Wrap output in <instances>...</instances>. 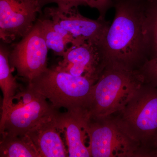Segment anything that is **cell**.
<instances>
[{"label": "cell", "mask_w": 157, "mask_h": 157, "mask_svg": "<svg viewBox=\"0 0 157 157\" xmlns=\"http://www.w3.org/2000/svg\"><path fill=\"white\" fill-rule=\"evenodd\" d=\"M147 0H115V15L100 48L106 65L139 70L148 60L145 28Z\"/></svg>", "instance_id": "obj_1"}, {"label": "cell", "mask_w": 157, "mask_h": 157, "mask_svg": "<svg viewBox=\"0 0 157 157\" xmlns=\"http://www.w3.org/2000/svg\"><path fill=\"white\" fill-rule=\"evenodd\" d=\"M145 82L139 70L109 63L92 87L85 108L89 117H108L125 107Z\"/></svg>", "instance_id": "obj_2"}, {"label": "cell", "mask_w": 157, "mask_h": 157, "mask_svg": "<svg viewBox=\"0 0 157 157\" xmlns=\"http://www.w3.org/2000/svg\"><path fill=\"white\" fill-rule=\"evenodd\" d=\"M130 138L153 157L157 137V87L144 82L123 109L110 116Z\"/></svg>", "instance_id": "obj_3"}, {"label": "cell", "mask_w": 157, "mask_h": 157, "mask_svg": "<svg viewBox=\"0 0 157 157\" xmlns=\"http://www.w3.org/2000/svg\"><path fill=\"white\" fill-rule=\"evenodd\" d=\"M94 81L60 70L57 66L47 68L29 82L33 90L48 99L54 107L66 108L72 113L85 110Z\"/></svg>", "instance_id": "obj_4"}, {"label": "cell", "mask_w": 157, "mask_h": 157, "mask_svg": "<svg viewBox=\"0 0 157 157\" xmlns=\"http://www.w3.org/2000/svg\"><path fill=\"white\" fill-rule=\"evenodd\" d=\"M90 157H148L140 144L126 134L110 117L82 116Z\"/></svg>", "instance_id": "obj_5"}, {"label": "cell", "mask_w": 157, "mask_h": 157, "mask_svg": "<svg viewBox=\"0 0 157 157\" xmlns=\"http://www.w3.org/2000/svg\"><path fill=\"white\" fill-rule=\"evenodd\" d=\"M15 97L19 101L12 104L4 123L0 126L1 133L24 136L42 121L59 112L58 109L48 103L46 98L34 91L29 85Z\"/></svg>", "instance_id": "obj_6"}, {"label": "cell", "mask_w": 157, "mask_h": 157, "mask_svg": "<svg viewBox=\"0 0 157 157\" xmlns=\"http://www.w3.org/2000/svg\"><path fill=\"white\" fill-rule=\"evenodd\" d=\"M48 49L37 21L32 29L10 50V66L16 69L18 76L29 82L48 68Z\"/></svg>", "instance_id": "obj_7"}, {"label": "cell", "mask_w": 157, "mask_h": 157, "mask_svg": "<svg viewBox=\"0 0 157 157\" xmlns=\"http://www.w3.org/2000/svg\"><path fill=\"white\" fill-rule=\"evenodd\" d=\"M46 0H0V38L5 44L22 39L32 29Z\"/></svg>", "instance_id": "obj_8"}, {"label": "cell", "mask_w": 157, "mask_h": 157, "mask_svg": "<svg viewBox=\"0 0 157 157\" xmlns=\"http://www.w3.org/2000/svg\"><path fill=\"white\" fill-rule=\"evenodd\" d=\"M43 15L69 31L78 44L88 42L100 47L111 24L104 17L99 16L98 19H92L85 17L78 8L61 10L57 7H47Z\"/></svg>", "instance_id": "obj_9"}, {"label": "cell", "mask_w": 157, "mask_h": 157, "mask_svg": "<svg viewBox=\"0 0 157 157\" xmlns=\"http://www.w3.org/2000/svg\"><path fill=\"white\" fill-rule=\"evenodd\" d=\"M58 67L73 76H84L96 82L106 65L100 46L85 42L68 48Z\"/></svg>", "instance_id": "obj_10"}, {"label": "cell", "mask_w": 157, "mask_h": 157, "mask_svg": "<svg viewBox=\"0 0 157 157\" xmlns=\"http://www.w3.org/2000/svg\"><path fill=\"white\" fill-rule=\"evenodd\" d=\"M59 112L42 121L26 135L30 138L40 157L67 156L66 148L59 132L61 130L57 121Z\"/></svg>", "instance_id": "obj_11"}, {"label": "cell", "mask_w": 157, "mask_h": 157, "mask_svg": "<svg viewBox=\"0 0 157 157\" xmlns=\"http://www.w3.org/2000/svg\"><path fill=\"white\" fill-rule=\"evenodd\" d=\"M82 113L59 112L57 116L60 129L66 132L69 157H90L88 146L86 145L88 136L83 128Z\"/></svg>", "instance_id": "obj_12"}, {"label": "cell", "mask_w": 157, "mask_h": 157, "mask_svg": "<svg viewBox=\"0 0 157 157\" xmlns=\"http://www.w3.org/2000/svg\"><path fill=\"white\" fill-rule=\"evenodd\" d=\"M10 49L4 44L0 46V86L3 100L0 126L2 124L17 94L18 85L11 72L9 60Z\"/></svg>", "instance_id": "obj_13"}, {"label": "cell", "mask_w": 157, "mask_h": 157, "mask_svg": "<svg viewBox=\"0 0 157 157\" xmlns=\"http://www.w3.org/2000/svg\"><path fill=\"white\" fill-rule=\"evenodd\" d=\"M1 157H40L33 144L27 135L13 136L1 133Z\"/></svg>", "instance_id": "obj_14"}, {"label": "cell", "mask_w": 157, "mask_h": 157, "mask_svg": "<svg viewBox=\"0 0 157 157\" xmlns=\"http://www.w3.org/2000/svg\"><path fill=\"white\" fill-rule=\"evenodd\" d=\"M37 21L47 47L56 55L63 57L67 49V44L54 29L52 20L42 14L41 17L39 16Z\"/></svg>", "instance_id": "obj_15"}, {"label": "cell", "mask_w": 157, "mask_h": 157, "mask_svg": "<svg viewBox=\"0 0 157 157\" xmlns=\"http://www.w3.org/2000/svg\"><path fill=\"white\" fill-rule=\"evenodd\" d=\"M148 60L157 57V0H147L145 19Z\"/></svg>", "instance_id": "obj_16"}, {"label": "cell", "mask_w": 157, "mask_h": 157, "mask_svg": "<svg viewBox=\"0 0 157 157\" xmlns=\"http://www.w3.org/2000/svg\"><path fill=\"white\" fill-rule=\"evenodd\" d=\"M139 70L145 82L157 87V57L147 61Z\"/></svg>", "instance_id": "obj_17"}, {"label": "cell", "mask_w": 157, "mask_h": 157, "mask_svg": "<svg viewBox=\"0 0 157 157\" xmlns=\"http://www.w3.org/2000/svg\"><path fill=\"white\" fill-rule=\"evenodd\" d=\"M47 4L54 3L61 10H67L79 6H88V0H46Z\"/></svg>", "instance_id": "obj_18"}, {"label": "cell", "mask_w": 157, "mask_h": 157, "mask_svg": "<svg viewBox=\"0 0 157 157\" xmlns=\"http://www.w3.org/2000/svg\"><path fill=\"white\" fill-rule=\"evenodd\" d=\"M88 6L98 10L100 17H104L107 11L113 6V0H88Z\"/></svg>", "instance_id": "obj_19"}, {"label": "cell", "mask_w": 157, "mask_h": 157, "mask_svg": "<svg viewBox=\"0 0 157 157\" xmlns=\"http://www.w3.org/2000/svg\"><path fill=\"white\" fill-rule=\"evenodd\" d=\"M153 157H157V137L154 146Z\"/></svg>", "instance_id": "obj_20"}]
</instances>
